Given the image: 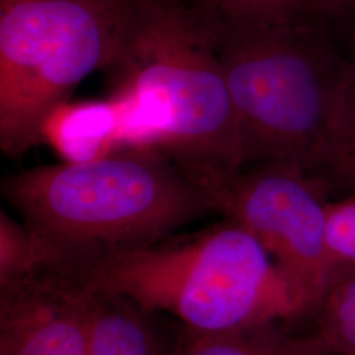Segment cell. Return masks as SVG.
<instances>
[{"label": "cell", "mask_w": 355, "mask_h": 355, "mask_svg": "<svg viewBox=\"0 0 355 355\" xmlns=\"http://www.w3.org/2000/svg\"><path fill=\"white\" fill-rule=\"evenodd\" d=\"M212 24L245 166H295L324 179L354 73L311 24Z\"/></svg>", "instance_id": "cell-4"}, {"label": "cell", "mask_w": 355, "mask_h": 355, "mask_svg": "<svg viewBox=\"0 0 355 355\" xmlns=\"http://www.w3.org/2000/svg\"><path fill=\"white\" fill-rule=\"evenodd\" d=\"M91 293V355H170L153 329L150 313L125 297Z\"/></svg>", "instance_id": "cell-10"}, {"label": "cell", "mask_w": 355, "mask_h": 355, "mask_svg": "<svg viewBox=\"0 0 355 355\" xmlns=\"http://www.w3.org/2000/svg\"><path fill=\"white\" fill-rule=\"evenodd\" d=\"M140 0H0V148L20 158L120 51Z\"/></svg>", "instance_id": "cell-5"}, {"label": "cell", "mask_w": 355, "mask_h": 355, "mask_svg": "<svg viewBox=\"0 0 355 355\" xmlns=\"http://www.w3.org/2000/svg\"><path fill=\"white\" fill-rule=\"evenodd\" d=\"M1 192L46 248V272L55 274L102 254L164 241L217 212L204 184L153 149L28 168L6 178Z\"/></svg>", "instance_id": "cell-2"}, {"label": "cell", "mask_w": 355, "mask_h": 355, "mask_svg": "<svg viewBox=\"0 0 355 355\" xmlns=\"http://www.w3.org/2000/svg\"><path fill=\"white\" fill-rule=\"evenodd\" d=\"M315 316L318 337L329 353L355 355V271L334 280Z\"/></svg>", "instance_id": "cell-12"}, {"label": "cell", "mask_w": 355, "mask_h": 355, "mask_svg": "<svg viewBox=\"0 0 355 355\" xmlns=\"http://www.w3.org/2000/svg\"><path fill=\"white\" fill-rule=\"evenodd\" d=\"M287 321L230 331H199L182 327L170 355H325L318 333L297 334Z\"/></svg>", "instance_id": "cell-9"}, {"label": "cell", "mask_w": 355, "mask_h": 355, "mask_svg": "<svg viewBox=\"0 0 355 355\" xmlns=\"http://www.w3.org/2000/svg\"><path fill=\"white\" fill-rule=\"evenodd\" d=\"M327 245L340 275L355 271V192L327 205Z\"/></svg>", "instance_id": "cell-15"}, {"label": "cell", "mask_w": 355, "mask_h": 355, "mask_svg": "<svg viewBox=\"0 0 355 355\" xmlns=\"http://www.w3.org/2000/svg\"><path fill=\"white\" fill-rule=\"evenodd\" d=\"M104 71L124 150L161 152L204 186L245 167L215 28L190 0H140Z\"/></svg>", "instance_id": "cell-1"}, {"label": "cell", "mask_w": 355, "mask_h": 355, "mask_svg": "<svg viewBox=\"0 0 355 355\" xmlns=\"http://www.w3.org/2000/svg\"><path fill=\"white\" fill-rule=\"evenodd\" d=\"M94 293L166 312L199 331L304 318L262 243L229 218L202 233L102 254L62 274Z\"/></svg>", "instance_id": "cell-3"}, {"label": "cell", "mask_w": 355, "mask_h": 355, "mask_svg": "<svg viewBox=\"0 0 355 355\" xmlns=\"http://www.w3.org/2000/svg\"><path fill=\"white\" fill-rule=\"evenodd\" d=\"M42 144H48L64 164H89L123 152L114 103L111 99L64 103L45 121Z\"/></svg>", "instance_id": "cell-8"}, {"label": "cell", "mask_w": 355, "mask_h": 355, "mask_svg": "<svg viewBox=\"0 0 355 355\" xmlns=\"http://www.w3.org/2000/svg\"><path fill=\"white\" fill-rule=\"evenodd\" d=\"M92 293L54 272L0 286V355H91Z\"/></svg>", "instance_id": "cell-7"}, {"label": "cell", "mask_w": 355, "mask_h": 355, "mask_svg": "<svg viewBox=\"0 0 355 355\" xmlns=\"http://www.w3.org/2000/svg\"><path fill=\"white\" fill-rule=\"evenodd\" d=\"M324 179L355 192V76L343 102V112Z\"/></svg>", "instance_id": "cell-14"}, {"label": "cell", "mask_w": 355, "mask_h": 355, "mask_svg": "<svg viewBox=\"0 0 355 355\" xmlns=\"http://www.w3.org/2000/svg\"><path fill=\"white\" fill-rule=\"evenodd\" d=\"M218 26H308L318 15L312 0H190Z\"/></svg>", "instance_id": "cell-11"}, {"label": "cell", "mask_w": 355, "mask_h": 355, "mask_svg": "<svg viewBox=\"0 0 355 355\" xmlns=\"http://www.w3.org/2000/svg\"><path fill=\"white\" fill-rule=\"evenodd\" d=\"M318 15L341 16L355 7V0H312Z\"/></svg>", "instance_id": "cell-16"}, {"label": "cell", "mask_w": 355, "mask_h": 355, "mask_svg": "<svg viewBox=\"0 0 355 355\" xmlns=\"http://www.w3.org/2000/svg\"><path fill=\"white\" fill-rule=\"evenodd\" d=\"M329 184L295 166L255 165L209 187L217 212L262 243L291 287L303 316H315L340 277L327 245Z\"/></svg>", "instance_id": "cell-6"}, {"label": "cell", "mask_w": 355, "mask_h": 355, "mask_svg": "<svg viewBox=\"0 0 355 355\" xmlns=\"http://www.w3.org/2000/svg\"><path fill=\"white\" fill-rule=\"evenodd\" d=\"M49 265L46 248L24 223L6 211L0 214V286L45 272Z\"/></svg>", "instance_id": "cell-13"}]
</instances>
